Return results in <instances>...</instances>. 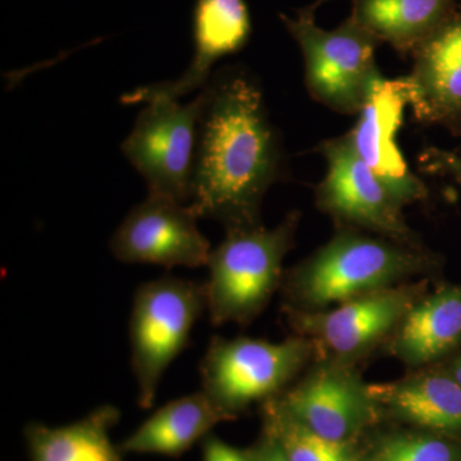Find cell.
<instances>
[{
  "instance_id": "cell-11",
  "label": "cell",
  "mask_w": 461,
  "mask_h": 461,
  "mask_svg": "<svg viewBox=\"0 0 461 461\" xmlns=\"http://www.w3.org/2000/svg\"><path fill=\"white\" fill-rule=\"evenodd\" d=\"M408 107L409 87L405 76L397 78L382 76L357 115V123L346 132L364 162L371 167L402 208L429 196V189L411 171L397 140Z\"/></svg>"
},
{
  "instance_id": "cell-7",
  "label": "cell",
  "mask_w": 461,
  "mask_h": 461,
  "mask_svg": "<svg viewBox=\"0 0 461 461\" xmlns=\"http://www.w3.org/2000/svg\"><path fill=\"white\" fill-rule=\"evenodd\" d=\"M202 109L198 93L191 102L157 99L147 103L121 149L145 182L148 194L189 204Z\"/></svg>"
},
{
  "instance_id": "cell-23",
  "label": "cell",
  "mask_w": 461,
  "mask_h": 461,
  "mask_svg": "<svg viewBox=\"0 0 461 461\" xmlns=\"http://www.w3.org/2000/svg\"><path fill=\"white\" fill-rule=\"evenodd\" d=\"M203 461H253L250 453L239 450L213 435L203 439Z\"/></svg>"
},
{
  "instance_id": "cell-16",
  "label": "cell",
  "mask_w": 461,
  "mask_h": 461,
  "mask_svg": "<svg viewBox=\"0 0 461 461\" xmlns=\"http://www.w3.org/2000/svg\"><path fill=\"white\" fill-rule=\"evenodd\" d=\"M229 420L202 390L158 409L120 446L126 454L178 457L203 441L215 424Z\"/></svg>"
},
{
  "instance_id": "cell-26",
  "label": "cell",
  "mask_w": 461,
  "mask_h": 461,
  "mask_svg": "<svg viewBox=\"0 0 461 461\" xmlns=\"http://www.w3.org/2000/svg\"><path fill=\"white\" fill-rule=\"evenodd\" d=\"M330 2V0H315L314 3H312L311 5H308V9H311L312 12L317 11L318 8L321 7V5H324V3Z\"/></svg>"
},
{
  "instance_id": "cell-21",
  "label": "cell",
  "mask_w": 461,
  "mask_h": 461,
  "mask_svg": "<svg viewBox=\"0 0 461 461\" xmlns=\"http://www.w3.org/2000/svg\"><path fill=\"white\" fill-rule=\"evenodd\" d=\"M372 461H455V454L436 437L397 436L379 446Z\"/></svg>"
},
{
  "instance_id": "cell-22",
  "label": "cell",
  "mask_w": 461,
  "mask_h": 461,
  "mask_svg": "<svg viewBox=\"0 0 461 461\" xmlns=\"http://www.w3.org/2000/svg\"><path fill=\"white\" fill-rule=\"evenodd\" d=\"M420 167L429 175L448 176L461 182V147L453 150L427 148L420 154Z\"/></svg>"
},
{
  "instance_id": "cell-17",
  "label": "cell",
  "mask_w": 461,
  "mask_h": 461,
  "mask_svg": "<svg viewBox=\"0 0 461 461\" xmlns=\"http://www.w3.org/2000/svg\"><path fill=\"white\" fill-rule=\"evenodd\" d=\"M459 0H353L350 16L405 58L438 30Z\"/></svg>"
},
{
  "instance_id": "cell-20",
  "label": "cell",
  "mask_w": 461,
  "mask_h": 461,
  "mask_svg": "<svg viewBox=\"0 0 461 461\" xmlns=\"http://www.w3.org/2000/svg\"><path fill=\"white\" fill-rule=\"evenodd\" d=\"M267 432L271 433L290 461H357L348 442L324 438L294 420L277 400L264 405Z\"/></svg>"
},
{
  "instance_id": "cell-18",
  "label": "cell",
  "mask_w": 461,
  "mask_h": 461,
  "mask_svg": "<svg viewBox=\"0 0 461 461\" xmlns=\"http://www.w3.org/2000/svg\"><path fill=\"white\" fill-rule=\"evenodd\" d=\"M378 405L423 429H461V386L451 375L415 373L390 384H369Z\"/></svg>"
},
{
  "instance_id": "cell-15",
  "label": "cell",
  "mask_w": 461,
  "mask_h": 461,
  "mask_svg": "<svg viewBox=\"0 0 461 461\" xmlns=\"http://www.w3.org/2000/svg\"><path fill=\"white\" fill-rule=\"evenodd\" d=\"M391 353L406 366H426L461 339V288L420 297L391 335Z\"/></svg>"
},
{
  "instance_id": "cell-4",
  "label": "cell",
  "mask_w": 461,
  "mask_h": 461,
  "mask_svg": "<svg viewBox=\"0 0 461 461\" xmlns=\"http://www.w3.org/2000/svg\"><path fill=\"white\" fill-rule=\"evenodd\" d=\"M314 12L280 14L304 60V84L312 99L346 115H357L382 77L375 59L381 41L348 16L336 29L324 30Z\"/></svg>"
},
{
  "instance_id": "cell-13",
  "label": "cell",
  "mask_w": 461,
  "mask_h": 461,
  "mask_svg": "<svg viewBox=\"0 0 461 461\" xmlns=\"http://www.w3.org/2000/svg\"><path fill=\"white\" fill-rule=\"evenodd\" d=\"M253 32L250 12L245 0H196L193 12L194 54L190 66L176 80L144 85L124 94L123 104L151 100H180L202 90L223 58L247 47Z\"/></svg>"
},
{
  "instance_id": "cell-12",
  "label": "cell",
  "mask_w": 461,
  "mask_h": 461,
  "mask_svg": "<svg viewBox=\"0 0 461 461\" xmlns=\"http://www.w3.org/2000/svg\"><path fill=\"white\" fill-rule=\"evenodd\" d=\"M275 399L306 429L339 442H348L378 405L368 384L338 360L317 366Z\"/></svg>"
},
{
  "instance_id": "cell-25",
  "label": "cell",
  "mask_w": 461,
  "mask_h": 461,
  "mask_svg": "<svg viewBox=\"0 0 461 461\" xmlns=\"http://www.w3.org/2000/svg\"><path fill=\"white\" fill-rule=\"evenodd\" d=\"M451 375H453L455 381H456L461 386V357L456 360V362H455L453 371H451Z\"/></svg>"
},
{
  "instance_id": "cell-10",
  "label": "cell",
  "mask_w": 461,
  "mask_h": 461,
  "mask_svg": "<svg viewBox=\"0 0 461 461\" xmlns=\"http://www.w3.org/2000/svg\"><path fill=\"white\" fill-rule=\"evenodd\" d=\"M420 285H400L348 300L327 311L287 313L300 336L317 344L333 360L348 363L390 339L420 299Z\"/></svg>"
},
{
  "instance_id": "cell-3",
  "label": "cell",
  "mask_w": 461,
  "mask_h": 461,
  "mask_svg": "<svg viewBox=\"0 0 461 461\" xmlns=\"http://www.w3.org/2000/svg\"><path fill=\"white\" fill-rule=\"evenodd\" d=\"M300 212L277 226L227 230L209 257L205 282L209 321L213 326H247L262 314L284 280V260L295 245Z\"/></svg>"
},
{
  "instance_id": "cell-9",
  "label": "cell",
  "mask_w": 461,
  "mask_h": 461,
  "mask_svg": "<svg viewBox=\"0 0 461 461\" xmlns=\"http://www.w3.org/2000/svg\"><path fill=\"white\" fill-rule=\"evenodd\" d=\"M189 204L148 194L123 218L109 240L118 262L175 268L206 267L212 245Z\"/></svg>"
},
{
  "instance_id": "cell-24",
  "label": "cell",
  "mask_w": 461,
  "mask_h": 461,
  "mask_svg": "<svg viewBox=\"0 0 461 461\" xmlns=\"http://www.w3.org/2000/svg\"><path fill=\"white\" fill-rule=\"evenodd\" d=\"M250 455L253 461H290L280 442L268 432L262 445Z\"/></svg>"
},
{
  "instance_id": "cell-6",
  "label": "cell",
  "mask_w": 461,
  "mask_h": 461,
  "mask_svg": "<svg viewBox=\"0 0 461 461\" xmlns=\"http://www.w3.org/2000/svg\"><path fill=\"white\" fill-rule=\"evenodd\" d=\"M313 348L303 336L281 342L213 338L200 363V390L230 420L253 403L280 396Z\"/></svg>"
},
{
  "instance_id": "cell-2",
  "label": "cell",
  "mask_w": 461,
  "mask_h": 461,
  "mask_svg": "<svg viewBox=\"0 0 461 461\" xmlns=\"http://www.w3.org/2000/svg\"><path fill=\"white\" fill-rule=\"evenodd\" d=\"M432 256L421 245L371 236L350 227L285 272L281 288L287 313L327 311L348 300L400 286L429 271Z\"/></svg>"
},
{
  "instance_id": "cell-5",
  "label": "cell",
  "mask_w": 461,
  "mask_h": 461,
  "mask_svg": "<svg viewBox=\"0 0 461 461\" xmlns=\"http://www.w3.org/2000/svg\"><path fill=\"white\" fill-rule=\"evenodd\" d=\"M206 311L205 282L163 276L136 288L129 338L142 409L153 408L166 372L189 345L191 332Z\"/></svg>"
},
{
  "instance_id": "cell-1",
  "label": "cell",
  "mask_w": 461,
  "mask_h": 461,
  "mask_svg": "<svg viewBox=\"0 0 461 461\" xmlns=\"http://www.w3.org/2000/svg\"><path fill=\"white\" fill-rule=\"evenodd\" d=\"M199 93L190 208L226 232L260 226L264 196L286 175L281 133L262 86L242 67L227 66Z\"/></svg>"
},
{
  "instance_id": "cell-8",
  "label": "cell",
  "mask_w": 461,
  "mask_h": 461,
  "mask_svg": "<svg viewBox=\"0 0 461 461\" xmlns=\"http://www.w3.org/2000/svg\"><path fill=\"white\" fill-rule=\"evenodd\" d=\"M317 151L327 162L326 176L315 187V204L321 212L339 227L420 245L406 223L402 206L364 162L348 133L321 141Z\"/></svg>"
},
{
  "instance_id": "cell-19",
  "label": "cell",
  "mask_w": 461,
  "mask_h": 461,
  "mask_svg": "<svg viewBox=\"0 0 461 461\" xmlns=\"http://www.w3.org/2000/svg\"><path fill=\"white\" fill-rule=\"evenodd\" d=\"M120 409L100 405L83 420L67 426L29 423L25 429L32 461H123L122 451L113 444L111 430L120 420Z\"/></svg>"
},
{
  "instance_id": "cell-14",
  "label": "cell",
  "mask_w": 461,
  "mask_h": 461,
  "mask_svg": "<svg viewBox=\"0 0 461 461\" xmlns=\"http://www.w3.org/2000/svg\"><path fill=\"white\" fill-rule=\"evenodd\" d=\"M411 59L405 78L412 118L461 135V0Z\"/></svg>"
}]
</instances>
